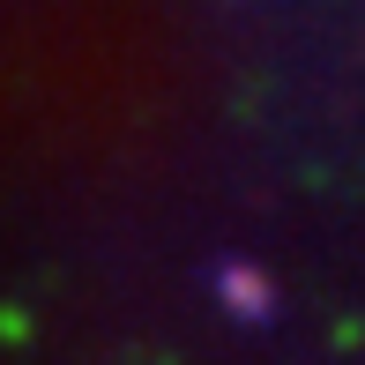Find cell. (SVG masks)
Segmentation results:
<instances>
[{"mask_svg":"<svg viewBox=\"0 0 365 365\" xmlns=\"http://www.w3.org/2000/svg\"><path fill=\"white\" fill-rule=\"evenodd\" d=\"M217 291H224V313H231V321H254V328L276 321V284L261 269H239V261H231V269L217 276Z\"/></svg>","mask_w":365,"mask_h":365,"instance_id":"6da1fadb","label":"cell"}]
</instances>
